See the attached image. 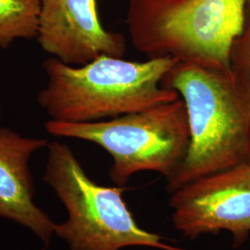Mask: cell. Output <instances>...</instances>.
I'll return each mask as SVG.
<instances>
[{"instance_id":"cell-3","label":"cell","mask_w":250,"mask_h":250,"mask_svg":"<svg viewBox=\"0 0 250 250\" xmlns=\"http://www.w3.org/2000/svg\"><path fill=\"white\" fill-rule=\"evenodd\" d=\"M247 0H130L126 23L134 48L149 59L172 58L230 70Z\"/></svg>"},{"instance_id":"cell-8","label":"cell","mask_w":250,"mask_h":250,"mask_svg":"<svg viewBox=\"0 0 250 250\" xmlns=\"http://www.w3.org/2000/svg\"><path fill=\"white\" fill-rule=\"evenodd\" d=\"M46 146V139L21 136L0 127V218L26 227L48 246L56 224L34 201L29 165L32 156Z\"/></svg>"},{"instance_id":"cell-11","label":"cell","mask_w":250,"mask_h":250,"mask_svg":"<svg viewBox=\"0 0 250 250\" xmlns=\"http://www.w3.org/2000/svg\"><path fill=\"white\" fill-rule=\"evenodd\" d=\"M249 162L250 163V156H249Z\"/></svg>"},{"instance_id":"cell-10","label":"cell","mask_w":250,"mask_h":250,"mask_svg":"<svg viewBox=\"0 0 250 250\" xmlns=\"http://www.w3.org/2000/svg\"><path fill=\"white\" fill-rule=\"evenodd\" d=\"M230 70L238 80L250 87V0H247L241 32L229 51Z\"/></svg>"},{"instance_id":"cell-9","label":"cell","mask_w":250,"mask_h":250,"mask_svg":"<svg viewBox=\"0 0 250 250\" xmlns=\"http://www.w3.org/2000/svg\"><path fill=\"white\" fill-rule=\"evenodd\" d=\"M40 0H0V47L9 48L18 39L37 36Z\"/></svg>"},{"instance_id":"cell-2","label":"cell","mask_w":250,"mask_h":250,"mask_svg":"<svg viewBox=\"0 0 250 250\" xmlns=\"http://www.w3.org/2000/svg\"><path fill=\"white\" fill-rule=\"evenodd\" d=\"M176 62L154 58L141 62L104 55L72 66L50 58L43 62L48 80L37 101L51 120L64 123H93L140 111L180 98L162 85Z\"/></svg>"},{"instance_id":"cell-4","label":"cell","mask_w":250,"mask_h":250,"mask_svg":"<svg viewBox=\"0 0 250 250\" xmlns=\"http://www.w3.org/2000/svg\"><path fill=\"white\" fill-rule=\"evenodd\" d=\"M47 147L44 180L68 212L65 223L56 224L55 234L66 241L70 250H122L128 247L186 250L142 228L124 200L125 189L94 182L68 146L53 142Z\"/></svg>"},{"instance_id":"cell-6","label":"cell","mask_w":250,"mask_h":250,"mask_svg":"<svg viewBox=\"0 0 250 250\" xmlns=\"http://www.w3.org/2000/svg\"><path fill=\"white\" fill-rule=\"evenodd\" d=\"M172 224L184 236L227 231L239 246L250 235V163L197 179L171 193Z\"/></svg>"},{"instance_id":"cell-12","label":"cell","mask_w":250,"mask_h":250,"mask_svg":"<svg viewBox=\"0 0 250 250\" xmlns=\"http://www.w3.org/2000/svg\"><path fill=\"white\" fill-rule=\"evenodd\" d=\"M0 115H1V108H0Z\"/></svg>"},{"instance_id":"cell-7","label":"cell","mask_w":250,"mask_h":250,"mask_svg":"<svg viewBox=\"0 0 250 250\" xmlns=\"http://www.w3.org/2000/svg\"><path fill=\"white\" fill-rule=\"evenodd\" d=\"M37 40L46 53L65 64L82 66L100 56L123 58L125 36L107 31L97 0H40Z\"/></svg>"},{"instance_id":"cell-1","label":"cell","mask_w":250,"mask_h":250,"mask_svg":"<svg viewBox=\"0 0 250 250\" xmlns=\"http://www.w3.org/2000/svg\"><path fill=\"white\" fill-rule=\"evenodd\" d=\"M162 85L184 100L190 131L186 158L166 180L170 194L197 179L249 161L250 87L231 70L177 61Z\"/></svg>"},{"instance_id":"cell-5","label":"cell","mask_w":250,"mask_h":250,"mask_svg":"<svg viewBox=\"0 0 250 250\" xmlns=\"http://www.w3.org/2000/svg\"><path fill=\"white\" fill-rule=\"evenodd\" d=\"M45 130L55 136L88 141L112 158L109 178L124 188L140 171H155L167 179L186 158L190 144L188 112L179 99L93 123L48 121Z\"/></svg>"}]
</instances>
